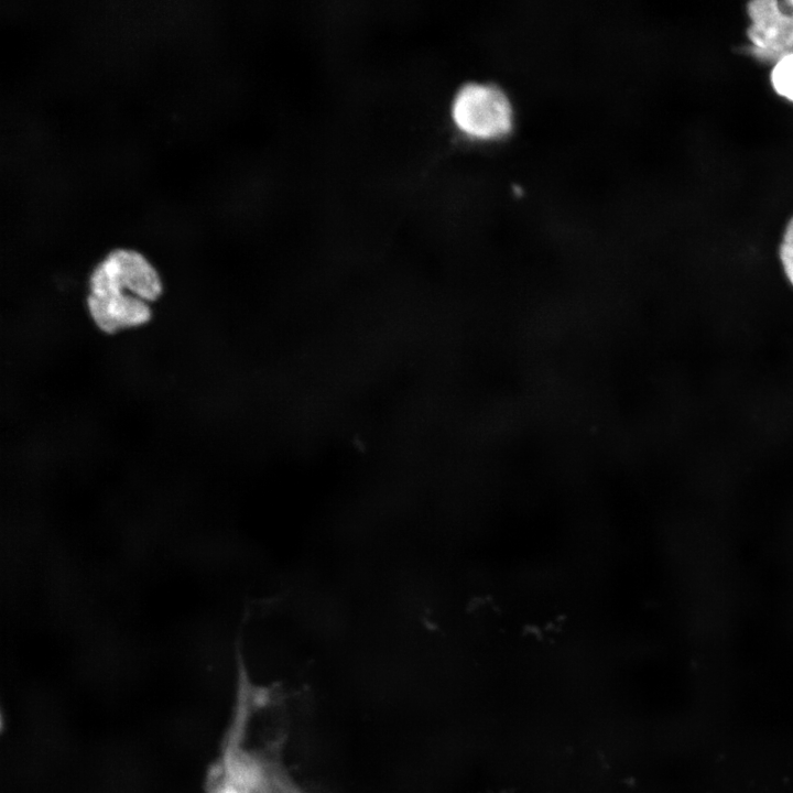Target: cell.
<instances>
[{"label": "cell", "instance_id": "cell-4", "mask_svg": "<svg viewBox=\"0 0 793 793\" xmlns=\"http://www.w3.org/2000/svg\"><path fill=\"white\" fill-rule=\"evenodd\" d=\"M751 23L747 34L752 52L778 61L793 54V0H756L747 6Z\"/></svg>", "mask_w": 793, "mask_h": 793}, {"label": "cell", "instance_id": "cell-6", "mask_svg": "<svg viewBox=\"0 0 793 793\" xmlns=\"http://www.w3.org/2000/svg\"><path fill=\"white\" fill-rule=\"evenodd\" d=\"M779 260L786 281L793 287V217L784 229L779 246Z\"/></svg>", "mask_w": 793, "mask_h": 793}, {"label": "cell", "instance_id": "cell-3", "mask_svg": "<svg viewBox=\"0 0 793 793\" xmlns=\"http://www.w3.org/2000/svg\"><path fill=\"white\" fill-rule=\"evenodd\" d=\"M450 116L456 128L470 139H500L512 127V107L508 96L497 86L470 83L455 95Z\"/></svg>", "mask_w": 793, "mask_h": 793}, {"label": "cell", "instance_id": "cell-5", "mask_svg": "<svg viewBox=\"0 0 793 793\" xmlns=\"http://www.w3.org/2000/svg\"><path fill=\"white\" fill-rule=\"evenodd\" d=\"M771 83L780 96L793 101V54L776 61L771 72Z\"/></svg>", "mask_w": 793, "mask_h": 793}, {"label": "cell", "instance_id": "cell-2", "mask_svg": "<svg viewBox=\"0 0 793 793\" xmlns=\"http://www.w3.org/2000/svg\"><path fill=\"white\" fill-rule=\"evenodd\" d=\"M284 734L279 731L252 745L238 710L224 764L221 793H308L284 763Z\"/></svg>", "mask_w": 793, "mask_h": 793}, {"label": "cell", "instance_id": "cell-1", "mask_svg": "<svg viewBox=\"0 0 793 793\" xmlns=\"http://www.w3.org/2000/svg\"><path fill=\"white\" fill-rule=\"evenodd\" d=\"M162 292L157 271L139 252H110L89 276V314L104 333L140 326L149 322V303Z\"/></svg>", "mask_w": 793, "mask_h": 793}]
</instances>
